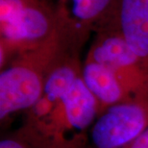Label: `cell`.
<instances>
[{"instance_id":"obj_1","label":"cell","mask_w":148,"mask_h":148,"mask_svg":"<svg viewBox=\"0 0 148 148\" xmlns=\"http://www.w3.org/2000/svg\"><path fill=\"white\" fill-rule=\"evenodd\" d=\"M88 29L72 17L42 43L16 55L0 73V119L28 111L43 93L51 71L69 56L79 53Z\"/></svg>"},{"instance_id":"obj_2","label":"cell","mask_w":148,"mask_h":148,"mask_svg":"<svg viewBox=\"0 0 148 148\" xmlns=\"http://www.w3.org/2000/svg\"><path fill=\"white\" fill-rule=\"evenodd\" d=\"M70 16L43 0H0V66L52 37Z\"/></svg>"},{"instance_id":"obj_3","label":"cell","mask_w":148,"mask_h":148,"mask_svg":"<svg viewBox=\"0 0 148 148\" xmlns=\"http://www.w3.org/2000/svg\"><path fill=\"white\" fill-rule=\"evenodd\" d=\"M87 58L110 69L133 100L148 97V63L130 48L118 31L100 25Z\"/></svg>"},{"instance_id":"obj_4","label":"cell","mask_w":148,"mask_h":148,"mask_svg":"<svg viewBox=\"0 0 148 148\" xmlns=\"http://www.w3.org/2000/svg\"><path fill=\"white\" fill-rule=\"evenodd\" d=\"M148 128V97L111 106L90 128L93 148H122Z\"/></svg>"},{"instance_id":"obj_5","label":"cell","mask_w":148,"mask_h":148,"mask_svg":"<svg viewBox=\"0 0 148 148\" xmlns=\"http://www.w3.org/2000/svg\"><path fill=\"white\" fill-rule=\"evenodd\" d=\"M99 23L119 32L130 48L148 63V0H114Z\"/></svg>"},{"instance_id":"obj_6","label":"cell","mask_w":148,"mask_h":148,"mask_svg":"<svg viewBox=\"0 0 148 148\" xmlns=\"http://www.w3.org/2000/svg\"><path fill=\"white\" fill-rule=\"evenodd\" d=\"M57 96H61L63 100L64 116L70 131L77 136H83L82 133L92 126L98 117L100 106L95 96L87 87L82 74L63 93Z\"/></svg>"},{"instance_id":"obj_7","label":"cell","mask_w":148,"mask_h":148,"mask_svg":"<svg viewBox=\"0 0 148 148\" xmlns=\"http://www.w3.org/2000/svg\"><path fill=\"white\" fill-rule=\"evenodd\" d=\"M82 76L99 103L100 114L111 106L133 100L115 74L95 61L86 58L82 66Z\"/></svg>"},{"instance_id":"obj_8","label":"cell","mask_w":148,"mask_h":148,"mask_svg":"<svg viewBox=\"0 0 148 148\" xmlns=\"http://www.w3.org/2000/svg\"><path fill=\"white\" fill-rule=\"evenodd\" d=\"M114 0H70L73 19L84 28L99 23L110 10Z\"/></svg>"},{"instance_id":"obj_9","label":"cell","mask_w":148,"mask_h":148,"mask_svg":"<svg viewBox=\"0 0 148 148\" xmlns=\"http://www.w3.org/2000/svg\"><path fill=\"white\" fill-rule=\"evenodd\" d=\"M0 148H33L19 135L4 138L0 141Z\"/></svg>"},{"instance_id":"obj_10","label":"cell","mask_w":148,"mask_h":148,"mask_svg":"<svg viewBox=\"0 0 148 148\" xmlns=\"http://www.w3.org/2000/svg\"><path fill=\"white\" fill-rule=\"evenodd\" d=\"M122 148H148V128L132 143Z\"/></svg>"}]
</instances>
